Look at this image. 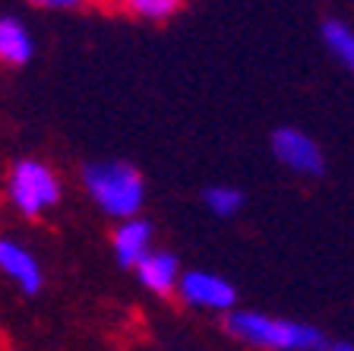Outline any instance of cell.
<instances>
[{"instance_id":"9","label":"cell","mask_w":354,"mask_h":351,"mask_svg":"<svg viewBox=\"0 0 354 351\" xmlns=\"http://www.w3.org/2000/svg\"><path fill=\"white\" fill-rule=\"evenodd\" d=\"M0 57L7 64H26L32 57V38L22 29V22L13 16L0 19Z\"/></svg>"},{"instance_id":"14","label":"cell","mask_w":354,"mask_h":351,"mask_svg":"<svg viewBox=\"0 0 354 351\" xmlns=\"http://www.w3.org/2000/svg\"><path fill=\"white\" fill-rule=\"evenodd\" d=\"M95 3H118V0H95Z\"/></svg>"},{"instance_id":"4","label":"cell","mask_w":354,"mask_h":351,"mask_svg":"<svg viewBox=\"0 0 354 351\" xmlns=\"http://www.w3.org/2000/svg\"><path fill=\"white\" fill-rule=\"evenodd\" d=\"M272 152L285 168L297 171V174H323V152L307 133L281 127L272 133Z\"/></svg>"},{"instance_id":"8","label":"cell","mask_w":354,"mask_h":351,"mask_svg":"<svg viewBox=\"0 0 354 351\" xmlns=\"http://www.w3.org/2000/svg\"><path fill=\"white\" fill-rule=\"evenodd\" d=\"M149 234H152V228L133 215L114 231V253H118L120 266H136L149 253Z\"/></svg>"},{"instance_id":"10","label":"cell","mask_w":354,"mask_h":351,"mask_svg":"<svg viewBox=\"0 0 354 351\" xmlns=\"http://www.w3.org/2000/svg\"><path fill=\"white\" fill-rule=\"evenodd\" d=\"M323 38H326V44L332 48V54H335V57H339L342 64L354 73V32L348 29V26H342V22H326Z\"/></svg>"},{"instance_id":"2","label":"cell","mask_w":354,"mask_h":351,"mask_svg":"<svg viewBox=\"0 0 354 351\" xmlns=\"http://www.w3.org/2000/svg\"><path fill=\"white\" fill-rule=\"evenodd\" d=\"M228 332L250 345H263V348H285V351H310V348H326V336L313 326L291 320H272L263 314H231L228 316Z\"/></svg>"},{"instance_id":"13","label":"cell","mask_w":354,"mask_h":351,"mask_svg":"<svg viewBox=\"0 0 354 351\" xmlns=\"http://www.w3.org/2000/svg\"><path fill=\"white\" fill-rule=\"evenodd\" d=\"M35 7H48V10H73V7H82L86 0H29Z\"/></svg>"},{"instance_id":"1","label":"cell","mask_w":354,"mask_h":351,"mask_svg":"<svg viewBox=\"0 0 354 351\" xmlns=\"http://www.w3.org/2000/svg\"><path fill=\"white\" fill-rule=\"evenodd\" d=\"M82 183H86L88 197L95 199L108 215L118 219H130L140 213L146 187L136 168L124 165V161H98V165H86L82 171Z\"/></svg>"},{"instance_id":"12","label":"cell","mask_w":354,"mask_h":351,"mask_svg":"<svg viewBox=\"0 0 354 351\" xmlns=\"http://www.w3.org/2000/svg\"><path fill=\"white\" fill-rule=\"evenodd\" d=\"M203 199H206V206L215 215H234L243 203V197L234 190V187H209Z\"/></svg>"},{"instance_id":"3","label":"cell","mask_w":354,"mask_h":351,"mask_svg":"<svg viewBox=\"0 0 354 351\" xmlns=\"http://www.w3.org/2000/svg\"><path fill=\"white\" fill-rule=\"evenodd\" d=\"M10 199L22 215H41L60 199V183L54 171L41 161H16L10 171Z\"/></svg>"},{"instance_id":"6","label":"cell","mask_w":354,"mask_h":351,"mask_svg":"<svg viewBox=\"0 0 354 351\" xmlns=\"http://www.w3.org/2000/svg\"><path fill=\"white\" fill-rule=\"evenodd\" d=\"M0 266L26 294H35L41 288V269H38V263L32 260L29 250H22L19 244L13 241L0 244Z\"/></svg>"},{"instance_id":"7","label":"cell","mask_w":354,"mask_h":351,"mask_svg":"<svg viewBox=\"0 0 354 351\" xmlns=\"http://www.w3.org/2000/svg\"><path fill=\"white\" fill-rule=\"evenodd\" d=\"M140 282L155 294H171L180 288V276H177V260L171 253H146L136 263Z\"/></svg>"},{"instance_id":"5","label":"cell","mask_w":354,"mask_h":351,"mask_svg":"<svg viewBox=\"0 0 354 351\" xmlns=\"http://www.w3.org/2000/svg\"><path fill=\"white\" fill-rule=\"evenodd\" d=\"M180 294L187 304L196 307H209V310H231L234 307V288L225 278L212 276V272H187L180 278Z\"/></svg>"},{"instance_id":"11","label":"cell","mask_w":354,"mask_h":351,"mask_svg":"<svg viewBox=\"0 0 354 351\" xmlns=\"http://www.w3.org/2000/svg\"><path fill=\"white\" fill-rule=\"evenodd\" d=\"M184 0H118V7H124L127 13L140 16V19H152V22H162L168 16H174L180 10Z\"/></svg>"}]
</instances>
